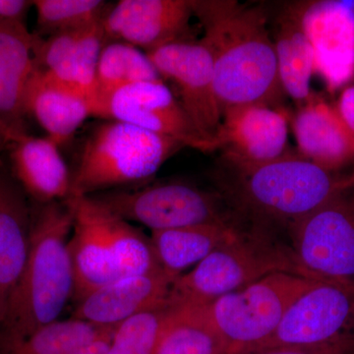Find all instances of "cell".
Returning <instances> with one entry per match:
<instances>
[{
  "label": "cell",
  "instance_id": "1",
  "mask_svg": "<svg viewBox=\"0 0 354 354\" xmlns=\"http://www.w3.org/2000/svg\"><path fill=\"white\" fill-rule=\"evenodd\" d=\"M191 6L213 57L221 115L248 104L283 109L286 93L264 9L232 0H191Z\"/></svg>",
  "mask_w": 354,
  "mask_h": 354
},
{
  "label": "cell",
  "instance_id": "2",
  "mask_svg": "<svg viewBox=\"0 0 354 354\" xmlns=\"http://www.w3.org/2000/svg\"><path fill=\"white\" fill-rule=\"evenodd\" d=\"M36 205L32 209L29 253L0 329V348L58 320L73 297L74 272L68 249L73 225L70 198Z\"/></svg>",
  "mask_w": 354,
  "mask_h": 354
},
{
  "label": "cell",
  "instance_id": "3",
  "mask_svg": "<svg viewBox=\"0 0 354 354\" xmlns=\"http://www.w3.org/2000/svg\"><path fill=\"white\" fill-rule=\"evenodd\" d=\"M227 165L232 169L227 202L259 223L283 225L290 230L348 187V178H339L290 149L266 164Z\"/></svg>",
  "mask_w": 354,
  "mask_h": 354
},
{
  "label": "cell",
  "instance_id": "4",
  "mask_svg": "<svg viewBox=\"0 0 354 354\" xmlns=\"http://www.w3.org/2000/svg\"><path fill=\"white\" fill-rule=\"evenodd\" d=\"M73 225L68 241L76 304L123 277L162 270L150 237L88 196L70 197Z\"/></svg>",
  "mask_w": 354,
  "mask_h": 354
},
{
  "label": "cell",
  "instance_id": "5",
  "mask_svg": "<svg viewBox=\"0 0 354 354\" xmlns=\"http://www.w3.org/2000/svg\"><path fill=\"white\" fill-rule=\"evenodd\" d=\"M183 148L176 140L128 123H100L84 142L72 174L71 197L123 189L148 180Z\"/></svg>",
  "mask_w": 354,
  "mask_h": 354
},
{
  "label": "cell",
  "instance_id": "6",
  "mask_svg": "<svg viewBox=\"0 0 354 354\" xmlns=\"http://www.w3.org/2000/svg\"><path fill=\"white\" fill-rule=\"evenodd\" d=\"M316 281L291 272H274L207 304L191 306L220 335L230 354H248L276 332L291 305Z\"/></svg>",
  "mask_w": 354,
  "mask_h": 354
},
{
  "label": "cell",
  "instance_id": "7",
  "mask_svg": "<svg viewBox=\"0 0 354 354\" xmlns=\"http://www.w3.org/2000/svg\"><path fill=\"white\" fill-rule=\"evenodd\" d=\"M274 272L311 279L291 248L260 232L241 230L236 239L216 248L192 271L180 274L174 281L171 298L179 304H205Z\"/></svg>",
  "mask_w": 354,
  "mask_h": 354
},
{
  "label": "cell",
  "instance_id": "8",
  "mask_svg": "<svg viewBox=\"0 0 354 354\" xmlns=\"http://www.w3.org/2000/svg\"><path fill=\"white\" fill-rule=\"evenodd\" d=\"M88 197L113 215L128 223H141L152 232L204 223H234L225 198L189 183H156Z\"/></svg>",
  "mask_w": 354,
  "mask_h": 354
},
{
  "label": "cell",
  "instance_id": "9",
  "mask_svg": "<svg viewBox=\"0 0 354 354\" xmlns=\"http://www.w3.org/2000/svg\"><path fill=\"white\" fill-rule=\"evenodd\" d=\"M295 258L316 281H354V187L290 228Z\"/></svg>",
  "mask_w": 354,
  "mask_h": 354
},
{
  "label": "cell",
  "instance_id": "10",
  "mask_svg": "<svg viewBox=\"0 0 354 354\" xmlns=\"http://www.w3.org/2000/svg\"><path fill=\"white\" fill-rule=\"evenodd\" d=\"M342 342H354V281H317L291 305L276 332L254 351Z\"/></svg>",
  "mask_w": 354,
  "mask_h": 354
},
{
  "label": "cell",
  "instance_id": "11",
  "mask_svg": "<svg viewBox=\"0 0 354 354\" xmlns=\"http://www.w3.org/2000/svg\"><path fill=\"white\" fill-rule=\"evenodd\" d=\"M92 116L128 123L176 140L203 153L218 150V144L205 137L164 81L127 86L104 97Z\"/></svg>",
  "mask_w": 354,
  "mask_h": 354
},
{
  "label": "cell",
  "instance_id": "12",
  "mask_svg": "<svg viewBox=\"0 0 354 354\" xmlns=\"http://www.w3.org/2000/svg\"><path fill=\"white\" fill-rule=\"evenodd\" d=\"M147 55L162 81L174 84L179 102L198 129L218 144L223 115L215 92L213 57L204 41H176Z\"/></svg>",
  "mask_w": 354,
  "mask_h": 354
},
{
  "label": "cell",
  "instance_id": "13",
  "mask_svg": "<svg viewBox=\"0 0 354 354\" xmlns=\"http://www.w3.org/2000/svg\"><path fill=\"white\" fill-rule=\"evenodd\" d=\"M191 0H121L102 20L108 41H122L150 53L167 44L194 39Z\"/></svg>",
  "mask_w": 354,
  "mask_h": 354
},
{
  "label": "cell",
  "instance_id": "14",
  "mask_svg": "<svg viewBox=\"0 0 354 354\" xmlns=\"http://www.w3.org/2000/svg\"><path fill=\"white\" fill-rule=\"evenodd\" d=\"M225 162L232 167H254L285 155L288 118L285 109L248 104L223 113L218 135Z\"/></svg>",
  "mask_w": 354,
  "mask_h": 354
},
{
  "label": "cell",
  "instance_id": "15",
  "mask_svg": "<svg viewBox=\"0 0 354 354\" xmlns=\"http://www.w3.org/2000/svg\"><path fill=\"white\" fill-rule=\"evenodd\" d=\"M177 278L160 270L115 279L80 300L72 318L87 321L99 327H118L137 314L171 301Z\"/></svg>",
  "mask_w": 354,
  "mask_h": 354
},
{
  "label": "cell",
  "instance_id": "16",
  "mask_svg": "<svg viewBox=\"0 0 354 354\" xmlns=\"http://www.w3.org/2000/svg\"><path fill=\"white\" fill-rule=\"evenodd\" d=\"M41 39L25 24L0 23V125L8 144L25 132L28 88Z\"/></svg>",
  "mask_w": 354,
  "mask_h": 354
},
{
  "label": "cell",
  "instance_id": "17",
  "mask_svg": "<svg viewBox=\"0 0 354 354\" xmlns=\"http://www.w3.org/2000/svg\"><path fill=\"white\" fill-rule=\"evenodd\" d=\"M315 72L334 90L354 75V12L337 2H306L304 17Z\"/></svg>",
  "mask_w": 354,
  "mask_h": 354
},
{
  "label": "cell",
  "instance_id": "18",
  "mask_svg": "<svg viewBox=\"0 0 354 354\" xmlns=\"http://www.w3.org/2000/svg\"><path fill=\"white\" fill-rule=\"evenodd\" d=\"M29 200L7 160L0 158V329L29 253L32 215Z\"/></svg>",
  "mask_w": 354,
  "mask_h": 354
},
{
  "label": "cell",
  "instance_id": "19",
  "mask_svg": "<svg viewBox=\"0 0 354 354\" xmlns=\"http://www.w3.org/2000/svg\"><path fill=\"white\" fill-rule=\"evenodd\" d=\"M7 146L11 174L35 204L71 197L72 176L58 150L59 146L53 140L23 133Z\"/></svg>",
  "mask_w": 354,
  "mask_h": 354
},
{
  "label": "cell",
  "instance_id": "20",
  "mask_svg": "<svg viewBox=\"0 0 354 354\" xmlns=\"http://www.w3.org/2000/svg\"><path fill=\"white\" fill-rule=\"evenodd\" d=\"M298 153L337 171L354 160V137L335 106L312 95L292 118Z\"/></svg>",
  "mask_w": 354,
  "mask_h": 354
},
{
  "label": "cell",
  "instance_id": "21",
  "mask_svg": "<svg viewBox=\"0 0 354 354\" xmlns=\"http://www.w3.org/2000/svg\"><path fill=\"white\" fill-rule=\"evenodd\" d=\"M305 7L306 2L286 6L277 17L272 39L281 86L286 95L297 102L311 97L310 81L315 73L313 46L304 27Z\"/></svg>",
  "mask_w": 354,
  "mask_h": 354
},
{
  "label": "cell",
  "instance_id": "22",
  "mask_svg": "<svg viewBox=\"0 0 354 354\" xmlns=\"http://www.w3.org/2000/svg\"><path fill=\"white\" fill-rule=\"evenodd\" d=\"M26 108L58 146L69 141L88 116L90 102L37 69L28 88Z\"/></svg>",
  "mask_w": 354,
  "mask_h": 354
},
{
  "label": "cell",
  "instance_id": "23",
  "mask_svg": "<svg viewBox=\"0 0 354 354\" xmlns=\"http://www.w3.org/2000/svg\"><path fill=\"white\" fill-rule=\"evenodd\" d=\"M241 232L235 223H204L152 232L150 239L160 268L179 277L184 270L199 264Z\"/></svg>",
  "mask_w": 354,
  "mask_h": 354
},
{
  "label": "cell",
  "instance_id": "24",
  "mask_svg": "<svg viewBox=\"0 0 354 354\" xmlns=\"http://www.w3.org/2000/svg\"><path fill=\"white\" fill-rule=\"evenodd\" d=\"M162 81L148 55L122 41H108L102 48L97 71L93 108L120 88L134 84Z\"/></svg>",
  "mask_w": 354,
  "mask_h": 354
},
{
  "label": "cell",
  "instance_id": "25",
  "mask_svg": "<svg viewBox=\"0 0 354 354\" xmlns=\"http://www.w3.org/2000/svg\"><path fill=\"white\" fill-rule=\"evenodd\" d=\"M176 304L155 354H230L220 335L195 307Z\"/></svg>",
  "mask_w": 354,
  "mask_h": 354
},
{
  "label": "cell",
  "instance_id": "26",
  "mask_svg": "<svg viewBox=\"0 0 354 354\" xmlns=\"http://www.w3.org/2000/svg\"><path fill=\"white\" fill-rule=\"evenodd\" d=\"M104 329L72 317L53 321L26 339L0 348V354H74Z\"/></svg>",
  "mask_w": 354,
  "mask_h": 354
},
{
  "label": "cell",
  "instance_id": "27",
  "mask_svg": "<svg viewBox=\"0 0 354 354\" xmlns=\"http://www.w3.org/2000/svg\"><path fill=\"white\" fill-rule=\"evenodd\" d=\"M176 306L171 298L167 304L147 310L120 324L106 354H155Z\"/></svg>",
  "mask_w": 354,
  "mask_h": 354
},
{
  "label": "cell",
  "instance_id": "28",
  "mask_svg": "<svg viewBox=\"0 0 354 354\" xmlns=\"http://www.w3.org/2000/svg\"><path fill=\"white\" fill-rule=\"evenodd\" d=\"M32 6L39 31L50 36L94 24L104 19L111 7L104 0H36Z\"/></svg>",
  "mask_w": 354,
  "mask_h": 354
},
{
  "label": "cell",
  "instance_id": "29",
  "mask_svg": "<svg viewBox=\"0 0 354 354\" xmlns=\"http://www.w3.org/2000/svg\"><path fill=\"white\" fill-rule=\"evenodd\" d=\"M102 20L86 28L76 44L70 64V88L90 104L95 93L100 57L106 44Z\"/></svg>",
  "mask_w": 354,
  "mask_h": 354
},
{
  "label": "cell",
  "instance_id": "30",
  "mask_svg": "<svg viewBox=\"0 0 354 354\" xmlns=\"http://www.w3.org/2000/svg\"><path fill=\"white\" fill-rule=\"evenodd\" d=\"M354 351V342L321 346H285L261 349L248 354H348Z\"/></svg>",
  "mask_w": 354,
  "mask_h": 354
},
{
  "label": "cell",
  "instance_id": "31",
  "mask_svg": "<svg viewBox=\"0 0 354 354\" xmlns=\"http://www.w3.org/2000/svg\"><path fill=\"white\" fill-rule=\"evenodd\" d=\"M32 6L29 0H0V23L25 24Z\"/></svg>",
  "mask_w": 354,
  "mask_h": 354
},
{
  "label": "cell",
  "instance_id": "32",
  "mask_svg": "<svg viewBox=\"0 0 354 354\" xmlns=\"http://www.w3.org/2000/svg\"><path fill=\"white\" fill-rule=\"evenodd\" d=\"M115 328H104L97 337L86 342L80 348L77 349L74 354L108 353L111 341H113L114 332H115Z\"/></svg>",
  "mask_w": 354,
  "mask_h": 354
},
{
  "label": "cell",
  "instance_id": "33",
  "mask_svg": "<svg viewBox=\"0 0 354 354\" xmlns=\"http://www.w3.org/2000/svg\"><path fill=\"white\" fill-rule=\"evenodd\" d=\"M335 108L354 137V85L346 88L342 93Z\"/></svg>",
  "mask_w": 354,
  "mask_h": 354
},
{
  "label": "cell",
  "instance_id": "34",
  "mask_svg": "<svg viewBox=\"0 0 354 354\" xmlns=\"http://www.w3.org/2000/svg\"><path fill=\"white\" fill-rule=\"evenodd\" d=\"M8 145V139H7V136L4 130L2 129L1 125H0V146H7Z\"/></svg>",
  "mask_w": 354,
  "mask_h": 354
},
{
  "label": "cell",
  "instance_id": "35",
  "mask_svg": "<svg viewBox=\"0 0 354 354\" xmlns=\"http://www.w3.org/2000/svg\"><path fill=\"white\" fill-rule=\"evenodd\" d=\"M348 178L349 187H354V172L353 174V176L348 177Z\"/></svg>",
  "mask_w": 354,
  "mask_h": 354
},
{
  "label": "cell",
  "instance_id": "36",
  "mask_svg": "<svg viewBox=\"0 0 354 354\" xmlns=\"http://www.w3.org/2000/svg\"><path fill=\"white\" fill-rule=\"evenodd\" d=\"M348 354H354V351H353V353H348Z\"/></svg>",
  "mask_w": 354,
  "mask_h": 354
}]
</instances>
